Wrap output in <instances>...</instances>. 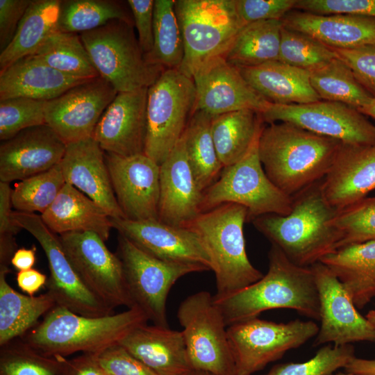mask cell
Returning <instances> with one entry per match:
<instances>
[{"mask_svg":"<svg viewBox=\"0 0 375 375\" xmlns=\"http://www.w3.org/2000/svg\"><path fill=\"white\" fill-rule=\"evenodd\" d=\"M321 181L292 197L289 214H267L251 222L272 244L302 267L319 262L338 249L342 240L335 224L338 210L324 196Z\"/></svg>","mask_w":375,"mask_h":375,"instance_id":"obj_1","label":"cell"},{"mask_svg":"<svg viewBox=\"0 0 375 375\" xmlns=\"http://www.w3.org/2000/svg\"><path fill=\"white\" fill-rule=\"evenodd\" d=\"M268 258V271L260 280L226 296L213 295L227 326L276 308L294 310L319 320V295L311 267L294 264L274 244Z\"/></svg>","mask_w":375,"mask_h":375,"instance_id":"obj_2","label":"cell"},{"mask_svg":"<svg viewBox=\"0 0 375 375\" xmlns=\"http://www.w3.org/2000/svg\"><path fill=\"white\" fill-rule=\"evenodd\" d=\"M341 144L294 124L274 122L262 129L258 156L270 181L292 197L324 178Z\"/></svg>","mask_w":375,"mask_h":375,"instance_id":"obj_3","label":"cell"},{"mask_svg":"<svg viewBox=\"0 0 375 375\" xmlns=\"http://www.w3.org/2000/svg\"><path fill=\"white\" fill-rule=\"evenodd\" d=\"M148 321L136 307L117 314L89 317L56 306L20 338L47 356L66 357L78 352L100 353L119 344L135 328Z\"/></svg>","mask_w":375,"mask_h":375,"instance_id":"obj_4","label":"cell"},{"mask_svg":"<svg viewBox=\"0 0 375 375\" xmlns=\"http://www.w3.org/2000/svg\"><path fill=\"white\" fill-rule=\"evenodd\" d=\"M247 219L246 208L226 203L199 213L183 226L197 233L209 256L217 297L240 290L263 276L246 252L243 228Z\"/></svg>","mask_w":375,"mask_h":375,"instance_id":"obj_5","label":"cell"},{"mask_svg":"<svg viewBox=\"0 0 375 375\" xmlns=\"http://www.w3.org/2000/svg\"><path fill=\"white\" fill-rule=\"evenodd\" d=\"M132 25V22L114 19L80 34L99 76L117 92L149 88L165 69L147 59Z\"/></svg>","mask_w":375,"mask_h":375,"instance_id":"obj_6","label":"cell"},{"mask_svg":"<svg viewBox=\"0 0 375 375\" xmlns=\"http://www.w3.org/2000/svg\"><path fill=\"white\" fill-rule=\"evenodd\" d=\"M174 9L185 49L178 70L190 78L205 61L223 56L245 25L235 0H177Z\"/></svg>","mask_w":375,"mask_h":375,"instance_id":"obj_7","label":"cell"},{"mask_svg":"<svg viewBox=\"0 0 375 375\" xmlns=\"http://www.w3.org/2000/svg\"><path fill=\"white\" fill-rule=\"evenodd\" d=\"M259 138L240 160L224 168L219 178L203 192L200 213L226 203L246 208L247 222L267 214L290 213L292 197L265 174L258 156Z\"/></svg>","mask_w":375,"mask_h":375,"instance_id":"obj_8","label":"cell"},{"mask_svg":"<svg viewBox=\"0 0 375 375\" xmlns=\"http://www.w3.org/2000/svg\"><path fill=\"white\" fill-rule=\"evenodd\" d=\"M197 91L192 78L165 69L148 88L144 154L158 165L168 157L195 112Z\"/></svg>","mask_w":375,"mask_h":375,"instance_id":"obj_9","label":"cell"},{"mask_svg":"<svg viewBox=\"0 0 375 375\" xmlns=\"http://www.w3.org/2000/svg\"><path fill=\"white\" fill-rule=\"evenodd\" d=\"M177 317L193 371L237 375L228 326L213 295L200 291L188 296L181 303Z\"/></svg>","mask_w":375,"mask_h":375,"instance_id":"obj_10","label":"cell"},{"mask_svg":"<svg viewBox=\"0 0 375 375\" xmlns=\"http://www.w3.org/2000/svg\"><path fill=\"white\" fill-rule=\"evenodd\" d=\"M117 255L124 270L133 307L140 309L153 324L168 327L166 303L168 294L183 276L209 271L199 265L168 262L144 251L122 235Z\"/></svg>","mask_w":375,"mask_h":375,"instance_id":"obj_11","label":"cell"},{"mask_svg":"<svg viewBox=\"0 0 375 375\" xmlns=\"http://www.w3.org/2000/svg\"><path fill=\"white\" fill-rule=\"evenodd\" d=\"M319 326L312 321L276 323L258 317L227 327L237 375H252L284 353L315 337Z\"/></svg>","mask_w":375,"mask_h":375,"instance_id":"obj_12","label":"cell"},{"mask_svg":"<svg viewBox=\"0 0 375 375\" xmlns=\"http://www.w3.org/2000/svg\"><path fill=\"white\" fill-rule=\"evenodd\" d=\"M12 218L22 229L31 233L44 250L50 271L46 286L57 306L89 317L113 314V309L83 282L67 256L59 238L46 226L40 215L15 210Z\"/></svg>","mask_w":375,"mask_h":375,"instance_id":"obj_13","label":"cell"},{"mask_svg":"<svg viewBox=\"0 0 375 375\" xmlns=\"http://www.w3.org/2000/svg\"><path fill=\"white\" fill-rule=\"evenodd\" d=\"M260 115L264 122H289L344 144H375V126L358 110L340 102L320 100L285 105L269 102Z\"/></svg>","mask_w":375,"mask_h":375,"instance_id":"obj_14","label":"cell"},{"mask_svg":"<svg viewBox=\"0 0 375 375\" xmlns=\"http://www.w3.org/2000/svg\"><path fill=\"white\" fill-rule=\"evenodd\" d=\"M62 247L85 285L113 310L133 308L122 261L97 233L71 232L59 235Z\"/></svg>","mask_w":375,"mask_h":375,"instance_id":"obj_15","label":"cell"},{"mask_svg":"<svg viewBox=\"0 0 375 375\" xmlns=\"http://www.w3.org/2000/svg\"><path fill=\"white\" fill-rule=\"evenodd\" d=\"M100 76L47 101L45 121L66 144L92 138L105 110L117 94Z\"/></svg>","mask_w":375,"mask_h":375,"instance_id":"obj_16","label":"cell"},{"mask_svg":"<svg viewBox=\"0 0 375 375\" xmlns=\"http://www.w3.org/2000/svg\"><path fill=\"white\" fill-rule=\"evenodd\" d=\"M319 301V331L315 346H340L359 341L375 342V326L360 315L336 276L323 263L310 266Z\"/></svg>","mask_w":375,"mask_h":375,"instance_id":"obj_17","label":"cell"},{"mask_svg":"<svg viewBox=\"0 0 375 375\" xmlns=\"http://www.w3.org/2000/svg\"><path fill=\"white\" fill-rule=\"evenodd\" d=\"M105 158L126 219H158L160 165L144 153L125 156L105 152Z\"/></svg>","mask_w":375,"mask_h":375,"instance_id":"obj_18","label":"cell"},{"mask_svg":"<svg viewBox=\"0 0 375 375\" xmlns=\"http://www.w3.org/2000/svg\"><path fill=\"white\" fill-rule=\"evenodd\" d=\"M192 78L197 91L195 111L215 116L249 109L260 114L269 103L252 88L240 69L223 56L203 62Z\"/></svg>","mask_w":375,"mask_h":375,"instance_id":"obj_19","label":"cell"},{"mask_svg":"<svg viewBox=\"0 0 375 375\" xmlns=\"http://www.w3.org/2000/svg\"><path fill=\"white\" fill-rule=\"evenodd\" d=\"M112 228L138 247L162 260L195 264L211 271L209 256L195 232L158 219L110 218Z\"/></svg>","mask_w":375,"mask_h":375,"instance_id":"obj_20","label":"cell"},{"mask_svg":"<svg viewBox=\"0 0 375 375\" xmlns=\"http://www.w3.org/2000/svg\"><path fill=\"white\" fill-rule=\"evenodd\" d=\"M148 88L118 92L101 115L92 135L107 153H144Z\"/></svg>","mask_w":375,"mask_h":375,"instance_id":"obj_21","label":"cell"},{"mask_svg":"<svg viewBox=\"0 0 375 375\" xmlns=\"http://www.w3.org/2000/svg\"><path fill=\"white\" fill-rule=\"evenodd\" d=\"M67 144L47 124L24 129L0 145V181H22L60 163Z\"/></svg>","mask_w":375,"mask_h":375,"instance_id":"obj_22","label":"cell"},{"mask_svg":"<svg viewBox=\"0 0 375 375\" xmlns=\"http://www.w3.org/2000/svg\"><path fill=\"white\" fill-rule=\"evenodd\" d=\"M321 188L327 201L338 211L366 198L375 189V144L342 143Z\"/></svg>","mask_w":375,"mask_h":375,"instance_id":"obj_23","label":"cell"},{"mask_svg":"<svg viewBox=\"0 0 375 375\" xmlns=\"http://www.w3.org/2000/svg\"><path fill=\"white\" fill-rule=\"evenodd\" d=\"M60 164L66 183L94 201L110 218L126 219L113 191L105 152L92 138L67 144Z\"/></svg>","mask_w":375,"mask_h":375,"instance_id":"obj_24","label":"cell"},{"mask_svg":"<svg viewBox=\"0 0 375 375\" xmlns=\"http://www.w3.org/2000/svg\"><path fill=\"white\" fill-rule=\"evenodd\" d=\"M202 196L188 160L182 135L160 165L158 220L183 226L200 213Z\"/></svg>","mask_w":375,"mask_h":375,"instance_id":"obj_25","label":"cell"},{"mask_svg":"<svg viewBox=\"0 0 375 375\" xmlns=\"http://www.w3.org/2000/svg\"><path fill=\"white\" fill-rule=\"evenodd\" d=\"M156 375H183L190 365L182 331L142 324L119 343Z\"/></svg>","mask_w":375,"mask_h":375,"instance_id":"obj_26","label":"cell"},{"mask_svg":"<svg viewBox=\"0 0 375 375\" xmlns=\"http://www.w3.org/2000/svg\"><path fill=\"white\" fill-rule=\"evenodd\" d=\"M283 26L308 34L333 49H348L375 44V18L349 15L289 12Z\"/></svg>","mask_w":375,"mask_h":375,"instance_id":"obj_27","label":"cell"},{"mask_svg":"<svg viewBox=\"0 0 375 375\" xmlns=\"http://www.w3.org/2000/svg\"><path fill=\"white\" fill-rule=\"evenodd\" d=\"M88 80L64 74L31 55L0 70V101L24 97L48 101Z\"/></svg>","mask_w":375,"mask_h":375,"instance_id":"obj_28","label":"cell"},{"mask_svg":"<svg viewBox=\"0 0 375 375\" xmlns=\"http://www.w3.org/2000/svg\"><path fill=\"white\" fill-rule=\"evenodd\" d=\"M238 69L252 88L272 103L303 104L322 100L311 85L308 71L279 60Z\"/></svg>","mask_w":375,"mask_h":375,"instance_id":"obj_29","label":"cell"},{"mask_svg":"<svg viewBox=\"0 0 375 375\" xmlns=\"http://www.w3.org/2000/svg\"><path fill=\"white\" fill-rule=\"evenodd\" d=\"M46 226L59 235L71 232H94L104 241L112 228L110 217L94 201L65 183L55 201L41 215Z\"/></svg>","mask_w":375,"mask_h":375,"instance_id":"obj_30","label":"cell"},{"mask_svg":"<svg viewBox=\"0 0 375 375\" xmlns=\"http://www.w3.org/2000/svg\"><path fill=\"white\" fill-rule=\"evenodd\" d=\"M319 262L336 276L357 308L375 297V240L343 246Z\"/></svg>","mask_w":375,"mask_h":375,"instance_id":"obj_31","label":"cell"},{"mask_svg":"<svg viewBox=\"0 0 375 375\" xmlns=\"http://www.w3.org/2000/svg\"><path fill=\"white\" fill-rule=\"evenodd\" d=\"M8 266L0 265V347L22 338L57 303L47 292L38 296L24 295L8 283Z\"/></svg>","mask_w":375,"mask_h":375,"instance_id":"obj_32","label":"cell"},{"mask_svg":"<svg viewBox=\"0 0 375 375\" xmlns=\"http://www.w3.org/2000/svg\"><path fill=\"white\" fill-rule=\"evenodd\" d=\"M61 1L32 0L10 44L0 53V69L33 55L58 31Z\"/></svg>","mask_w":375,"mask_h":375,"instance_id":"obj_33","label":"cell"},{"mask_svg":"<svg viewBox=\"0 0 375 375\" xmlns=\"http://www.w3.org/2000/svg\"><path fill=\"white\" fill-rule=\"evenodd\" d=\"M260 114L240 110L213 116L211 133L224 168L240 160L260 135L264 126Z\"/></svg>","mask_w":375,"mask_h":375,"instance_id":"obj_34","label":"cell"},{"mask_svg":"<svg viewBox=\"0 0 375 375\" xmlns=\"http://www.w3.org/2000/svg\"><path fill=\"white\" fill-rule=\"evenodd\" d=\"M282 19L245 24L223 57L238 68L251 67L278 60Z\"/></svg>","mask_w":375,"mask_h":375,"instance_id":"obj_35","label":"cell"},{"mask_svg":"<svg viewBox=\"0 0 375 375\" xmlns=\"http://www.w3.org/2000/svg\"><path fill=\"white\" fill-rule=\"evenodd\" d=\"M212 117L204 111L196 110L183 134L188 160L202 192L219 178L224 169L212 136Z\"/></svg>","mask_w":375,"mask_h":375,"instance_id":"obj_36","label":"cell"},{"mask_svg":"<svg viewBox=\"0 0 375 375\" xmlns=\"http://www.w3.org/2000/svg\"><path fill=\"white\" fill-rule=\"evenodd\" d=\"M33 55L52 68L74 77L92 79L99 76L77 33L58 31Z\"/></svg>","mask_w":375,"mask_h":375,"instance_id":"obj_37","label":"cell"},{"mask_svg":"<svg viewBox=\"0 0 375 375\" xmlns=\"http://www.w3.org/2000/svg\"><path fill=\"white\" fill-rule=\"evenodd\" d=\"M310 83L322 100L345 103L357 110L373 98L339 57L311 72Z\"/></svg>","mask_w":375,"mask_h":375,"instance_id":"obj_38","label":"cell"},{"mask_svg":"<svg viewBox=\"0 0 375 375\" xmlns=\"http://www.w3.org/2000/svg\"><path fill=\"white\" fill-rule=\"evenodd\" d=\"M174 5V0H155L153 47L146 56L149 61L165 69H178L185 54L183 36Z\"/></svg>","mask_w":375,"mask_h":375,"instance_id":"obj_39","label":"cell"},{"mask_svg":"<svg viewBox=\"0 0 375 375\" xmlns=\"http://www.w3.org/2000/svg\"><path fill=\"white\" fill-rule=\"evenodd\" d=\"M114 19L132 22L130 15L117 1H61L58 31L84 33L98 28Z\"/></svg>","mask_w":375,"mask_h":375,"instance_id":"obj_40","label":"cell"},{"mask_svg":"<svg viewBox=\"0 0 375 375\" xmlns=\"http://www.w3.org/2000/svg\"><path fill=\"white\" fill-rule=\"evenodd\" d=\"M67 358L47 356L20 338L0 349V375H66Z\"/></svg>","mask_w":375,"mask_h":375,"instance_id":"obj_41","label":"cell"},{"mask_svg":"<svg viewBox=\"0 0 375 375\" xmlns=\"http://www.w3.org/2000/svg\"><path fill=\"white\" fill-rule=\"evenodd\" d=\"M60 164L15 184L12 205L16 211L44 213L65 184Z\"/></svg>","mask_w":375,"mask_h":375,"instance_id":"obj_42","label":"cell"},{"mask_svg":"<svg viewBox=\"0 0 375 375\" xmlns=\"http://www.w3.org/2000/svg\"><path fill=\"white\" fill-rule=\"evenodd\" d=\"M338 57L332 48L315 38L283 26L279 61L312 72Z\"/></svg>","mask_w":375,"mask_h":375,"instance_id":"obj_43","label":"cell"},{"mask_svg":"<svg viewBox=\"0 0 375 375\" xmlns=\"http://www.w3.org/2000/svg\"><path fill=\"white\" fill-rule=\"evenodd\" d=\"M47 101L24 97L0 101V140L5 141L28 128L46 124Z\"/></svg>","mask_w":375,"mask_h":375,"instance_id":"obj_44","label":"cell"},{"mask_svg":"<svg viewBox=\"0 0 375 375\" xmlns=\"http://www.w3.org/2000/svg\"><path fill=\"white\" fill-rule=\"evenodd\" d=\"M354 353L351 344L326 345L307 361L278 365L265 375H330L344 368L355 357Z\"/></svg>","mask_w":375,"mask_h":375,"instance_id":"obj_45","label":"cell"},{"mask_svg":"<svg viewBox=\"0 0 375 375\" xmlns=\"http://www.w3.org/2000/svg\"><path fill=\"white\" fill-rule=\"evenodd\" d=\"M335 224L342 235L338 249L375 240V197H366L338 211Z\"/></svg>","mask_w":375,"mask_h":375,"instance_id":"obj_46","label":"cell"},{"mask_svg":"<svg viewBox=\"0 0 375 375\" xmlns=\"http://www.w3.org/2000/svg\"><path fill=\"white\" fill-rule=\"evenodd\" d=\"M352 70L364 88L375 97V44L353 49H333Z\"/></svg>","mask_w":375,"mask_h":375,"instance_id":"obj_47","label":"cell"},{"mask_svg":"<svg viewBox=\"0 0 375 375\" xmlns=\"http://www.w3.org/2000/svg\"><path fill=\"white\" fill-rule=\"evenodd\" d=\"M294 8L319 15H349L375 18V0H297Z\"/></svg>","mask_w":375,"mask_h":375,"instance_id":"obj_48","label":"cell"},{"mask_svg":"<svg viewBox=\"0 0 375 375\" xmlns=\"http://www.w3.org/2000/svg\"><path fill=\"white\" fill-rule=\"evenodd\" d=\"M297 0H235L238 13L244 24L263 20L282 19Z\"/></svg>","mask_w":375,"mask_h":375,"instance_id":"obj_49","label":"cell"},{"mask_svg":"<svg viewBox=\"0 0 375 375\" xmlns=\"http://www.w3.org/2000/svg\"><path fill=\"white\" fill-rule=\"evenodd\" d=\"M98 359L108 375H156L120 344L101 351Z\"/></svg>","mask_w":375,"mask_h":375,"instance_id":"obj_50","label":"cell"},{"mask_svg":"<svg viewBox=\"0 0 375 375\" xmlns=\"http://www.w3.org/2000/svg\"><path fill=\"white\" fill-rule=\"evenodd\" d=\"M155 0H128L135 26L138 34L140 47L148 55L153 47V10Z\"/></svg>","mask_w":375,"mask_h":375,"instance_id":"obj_51","label":"cell"},{"mask_svg":"<svg viewBox=\"0 0 375 375\" xmlns=\"http://www.w3.org/2000/svg\"><path fill=\"white\" fill-rule=\"evenodd\" d=\"M32 0H0V50L11 42Z\"/></svg>","mask_w":375,"mask_h":375,"instance_id":"obj_52","label":"cell"},{"mask_svg":"<svg viewBox=\"0 0 375 375\" xmlns=\"http://www.w3.org/2000/svg\"><path fill=\"white\" fill-rule=\"evenodd\" d=\"M12 191L9 183L0 181V235L14 236L22 229L12 218Z\"/></svg>","mask_w":375,"mask_h":375,"instance_id":"obj_53","label":"cell"},{"mask_svg":"<svg viewBox=\"0 0 375 375\" xmlns=\"http://www.w3.org/2000/svg\"><path fill=\"white\" fill-rule=\"evenodd\" d=\"M98 356L99 353H84L72 359L67 358L66 375H107Z\"/></svg>","mask_w":375,"mask_h":375,"instance_id":"obj_54","label":"cell"},{"mask_svg":"<svg viewBox=\"0 0 375 375\" xmlns=\"http://www.w3.org/2000/svg\"><path fill=\"white\" fill-rule=\"evenodd\" d=\"M47 276L35 269L19 271L16 281L18 287L29 296H34L47 282Z\"/></svg>","mask_w":375,"mask_h":375,"instance_id":"obj_55","label":"cell"},{"mask_svg":"<svg viewBox=\"0 0 375 375\" xmlns=\"http://www.w3.org/2000/svg\"><path fill=\"white\" fill-rule=\"evenodd\" d=\"M36 260V248H19L14 253L10 263L19 272L30 269Z\"/></svg>","mask_w":375,"mask_h":375,"instance_id":"obj_56","label":"cell"},{"mask_svg":"<svg viewBox=\"0 0 375 375\" xmlns=\"http://www.w3.org/2000/svg\"><path fill=\"white\" fill-rule=\"evenodd\" d=\"M347 372L364 375H375V358L363 359L353 357L345 366Z\"/></svg>","mask_w":375,"mask_h":375,"instance_id":"obj_57","label":"cell"},{"mask_svg":"<svg viewBox=\"0 0 375 375\" xmlns=\"http://www.w3.org/2000/svg\"><path fill=\"white\" fill-rule=\"evenodd\" d=\"M364 115H367L375 119V97L369 102L358 110Z\"/></svg>","mask_w":375,"mask_h":375,"instance_id":"obj_58","label":"cell"},{"mask_svg":"<svg viewBox=\"0 0 375 375\" xmlns=\"http://www.w3.org/2000/svg\"><path fill=\"white\" fill-rule=\"evenodd\" d=\"M365 317L375 326V309L369 311Z\"/></svg>","mask_w":375,"mask_h":375,"instance_id":"obj_59","label":"cell"},{"mask_svg":"<svg viewBox=\"0 0 375 375\" xmlns=\"http://www.w3.org/2000/svg\"><path fill=\"white\" fill-rule=\"evenodd\" d=\"M330 375H364V374H355V373H351V372H346V373H338V374H330Z\"/></svg>","mask_w":375,"mask_h":375,"instance_id":"obj_60","label":"cell"},{"mask_svg":"<svg viewBox=\"0 0 375 375\" xmlns=\"http://www.w3.org/2000/svg\"><path fill=\"white\" fill-rule=\"evenodd\" d=\"M195 375H212L210 373L203 372H196Z\"/></svg>","mask_w":375,"mask_h":375,"instance_id":"obj_61","label":"cell"},{"mask_svg":"<svg viewBox=\"0 0 375 375\" xmlns=\"http://www.w3.org/2000/svg\"><path fill=\"white\" fill-rule=\"evenodd\" d=\"M196 372L195 371H190L188 372L183 375H195Z\"/></svg>","mask_w":375,"mask_h":375,"instance_id":"obj_62","label":"cell"},{"mask_svg":"<svg viewBox=\"0 0 375 375\" xmlns=\"http://www.w3.org/2000/svg\"><path fill=\"white\" fill-rule=\"evenodd\" d=\"M107 375H108V374H107Z\"/></svg>","mask_w":375,"mask_h":375,"instance_id":"obj_63","label":"cell"}]
</instances>
